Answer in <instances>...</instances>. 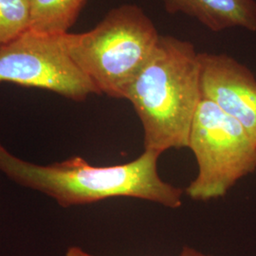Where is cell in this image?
I'll return each instance as SVG.
<instances>
[{"instance_id":"3","label":"cell","mask_w":256,"mask_h":256,"mask_svg":"<svg viewBox=\"0 0 256 256\" xmlns=\"http://www.w3.org/2000/svg\"><path fill=\"white\" fill-rule=\"evenodd\" d=\"M160 36L144 10L124 4L110 10L92 30L64 34L61 41L68 54L101 94L124 99Z\"/></svg>"},{"instance_id":"10","label":"cell","mask_w":256,"mask_h":256,"mask_svg":"<svg viewBox=\"0 0 256 256\" xmlns=\"http://www.w3.org/2000/svg\"><path fill=\"white\" fill-rule=\"evenodd\" d=\"M164 4L165 9L169 14L180 12L178 0H162Z\"/></svg>"},{"instance_id":"7","label":"cell","mask_w":256,"mask_h":256,"mask_svg":"<svg viewBox=\"0 0 256 256\" xmlns=\"http://www.w3.org/2000/svg\"><path fill=\"white\" fill-rule=\"evenodd\" d=\"M180 10L212 32L230 28L256 30L254 0H178Z\"/></svg>"},{"instance_id":"12","label":"cell","mask_w":256,"mask_h":256,"mask_svg":"<svg viewBox=\"0 0 256 256\" xmlns=\"http://www.w3.org/2000/svg\"><path fill=\"white\" fill-rule=\"evenodd\" d=\"M180 256H207V254H204L200 252H198L194 248L190 247H184L180 252Z\"/></svg>"},{"instance_id":"6","label":"cell","mask_w":256,"mask_h":256,"mask_svg":"<svg viewBox=\"0 0 256 256\" xmlns=\"http://www.w3.org/2000/svg\"><path fill=\"white\" fill-rule=\"evenodd\" d=\"M202 98L238 122L256 144V79L229 55L200 52Z\"/></svg>"},{"instance_id":"4","label":"cell","mask_w":256,"mask_h":256,"mask_svg":"<svg viewBox=\"0 0 256 256\" xmlns=\"http://www.w3.org/2000/svg\"><path fill=\"white\" fill-rule=\"evenodd\" d=\"M188 148L198 167V176L185 190L194 200L223 198L256 170V142L238 122L205 98L192 120Z\"/></svg>"},{"instance_id":"5","label":"cell","mask_w":256,"mask_h":256,"mask_svg":"<svg viewBox=\"0 0 256 256\" xmlns=\"http://www.w3.org/2000/svg\"><path fill=\"white\" fill-rule=\"evenodd\" d=\"M0 82L44 90L74 102L101 94L68 54L61 36L30 30L0 48Z\"/></svg>"},{"instance_id":"2","label":"cell","mask_w":256,"mask_h":256,"mask_svg":"<svg viewBox=\"0 0 256 256\" xmlns=\"http://www.w3.org/2000/svg\"><path fill=\"white\" fill-rule=\"evenodd\" d=\"M124 99L140 120L144 150L162 155L168 149L188 147L202 100L200 52L188 41L160 36Z\"/></svg>"},{"instance_id":"9","label":"cell","mask_w":256,"mask_h":256,"mask_svg":"<svg viewBox=\"0 0 256 256\" xmlns=\"http://www.w3.org/2000/svg\"><path fill=\"white\" fill-rule=\"evenodd\" d=\"M27 0H0V48L28 30Z\"/></svg>"},{"instance_id":"1","label":"cell","mask_w":256,"mask_h":256,"mask_svg":"<svg viewBox=\"0 0 256 256\" xmlns=\"http://www.w3.org/2000/svg\"><path fill=\"white\" fill-rule=\"evenodd\" d=\"M160 154L144 150L124 164L94 166L75 156L52 164H36L12 155L0 144V171L19 185L70 208L113 198H133L167 208L182 205V190L158 173Z\"/></svg>"},{"instance_id":"8","label":"cell","mask_w":256,"mask_h":256,"mask_svg":"<svg viewBox=\"0 0 256 256\" xmlns=\"http://www.w3.org/2000/svg\"><path fill=\"white\" fill-rule=\"evenodd\" d=\"M88 0H27L28 30L46 36H63L76 23Z\"/></svg>"},{"instance_id":"11","label":"cell","mask_w":256,"mask_h":256,"mask_svg":"<svg viewBox=\"0 0 256 256\" xmlns=\"http://www.w3.org/2000/svg\"><path fill=\"white\" fill-rule=\"evenodd\" d=\"M64 256H92L90 254L86 252V250H84L82 248L77 246H72L68 248Z\"/></svg>"}]
</instances>
